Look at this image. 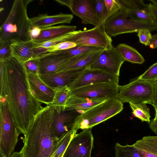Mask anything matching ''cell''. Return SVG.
<instances>
[{
	"label": "cell",
	"instance_id": "cell-41",
	"mask_svg": "<svg viewBox=\"0 0 157 157\" xmlns=\"http://www.w3.org/2000/svg\"><path fill=\"white\" fill-rule=\"evenodd\" d=\"M149 46L151 49H155L157 48V34L152 35L151 43Z\"/></svg>",
	"mask_w": 157,
	"mask_h": 157
},
{
	"label": "cell",
	"instance_id": "cell-47",
	"mask_svg": "<svg viewBox=\"0 0 157 157\" xmlns=\"http://www.w3.org/2000/svg\"><path fill=\"white\" fill-rule=\"evenodd\" d=\"M0 157H6L0 151Z\"/></svg>",
	"mask_w": 157,
	"mask_h": 157
},
{
	"label": "cell",
	"instance_id": "cell-28",
	"mask_svg": "<svg viewBox=\"0 0 157 157\" xmlns=\"http://www.w3.org/2000/svg\"><path fill=\"white\" fill-rule=\"evenodd\" d=\"M129 106L132 110L133 116L138 118L142 122L145 121L148 124L151 121L150 113V108L147 107L146 103L141 102L138 104L129 103Z\"/></svg>",
	"mask_w": 157,
	"mask_h": 157
},
{
	"label": "cell",
	"instance_id": "cell-36",
	"mask_svg": "<svg viewBox=\"0 0 157 157\" xmlns=\"http://www.w3.org/2000/svg\"><path fill=\"white\" fill-rule=\"evenodd\" d=\"M150 32L149 29H143L138 32L140 42L146 46H149L151 43L152 35Z\"/></svg>",
	"mask_w": 157,
	"mask_h": 157
},
{
	"label": "cell",
	"instance_id": "cell-13",
	"mask_svg": "<svg viewBox=\"0 0 157 157\" xmlns=\"http://www.w3.org/2000/svg\"><path fill=\"white\" fill-rule=\"evenodd\" d=\"M120 10L130 18L138 21L153 23L148 4L142 0H115Z\"/></svg>",
	"mask_w": 157,
	"mask_h": 157
},
{
	"label": "cell",
	"instance_id": "cell-19",
	"mask_svg": "<svg viewBox=\"0 0 157 157\" xmlns=\"http://www.w3.org/2000/svg\"><path fill=\"white\" fill-rule=\"evenodd\" d=\"M104 49L101 48L72 57L57 72L70 70L89 68Z\"/></svg>",
	"mask_w": 157,
	"mask_h": 157
},
{
	"label": "cell",
	"instance_id": "cell-11",
	"mask_svg": "<svg viewBox=\"0 0 157 157\" xmlns=\"http://www.w3.org/2000/svg\"><path fill=\"white\" fill-rule=\"evenodd\" d=\"M124 61L116 47L113 46L104 49L89 68L99 70L119 77L121 67Z\"/></svg>",
	"mask_w": 157,
	"mask_h": 157
},
{
	"label": "cell",
	"instance_id": "cell-31",
	"mask_svg": "<svg viewBox=\"0 0 157 157\" xmlns=\"http://www.w3.org/2000/svg\"><path fill=\"white\" fill-rule=\"evenodd\" d=\"M95 7L98 21V26H101L105 22L106 14L105 0H95Z\"/></svg>",
	"mask_w": 157,
	"mask_h": 157
},
{
	"label": "cell",
	"instance_id": "cell-33",
	"mask_svg": "<svg viewBox=\"0 0 157 157\" xmlns=\"http://www.w3.org/2000/svg\"><path fill=\"white\" fill-rule=\"evenodd\" d=\"M10 42H0V62H5L12 57Z\"/></svg>",
	"mask_w": 157,
	"mask_h": 157
},
{
	"label": "cell",
	"instance_id": "cell-46",
	"mask_svg": "<svg viewBox=\"0 0 157 157\" xmlns=\"http://www.w3.org/2000/svg\"><path fill=\"white\" fill-rule=\"evenodd\" d=\"M150 1L157 8V0H150Z\"/></svg>",
	"mask_w": 157,
	"mask_h": 157
},
{
	"label": "cell",
	"instance_id": "cell-9",
	"mask_svg": "<svg viewBox=\"0 0 157 157\" xmlns=\"http://www.w3.org/2000/svg\"><path fill=\"white\" fill-rule=\"evenodd\" d=\"M119 86L112 82L92 84L70 91L69 95L105 100L117 99Z\"/></svg>",
	"mask_w": 157,
	"mask_h": 157
},
{
	"label": "cell",
	"instance_id": "cell-23",
	"mask_svg": "<svg viewBox=\"0 0 157 157\" xmlns=\"http://www.w3.org/2000/svg\"><path fill=\"white\" fill-rule=\"evenodd\" d=\"M133 145L140 157H157V135L144 136Z\"/></svg>",
	"mask_w": 157,
	"mask_h": 157
},
{
	"label": "cell",
	"instance_id": "cell-35",
	"mask_svg": "<svg viewBox=\"0 0 157 157\" xmlns=\"http://www.w3.org/2000/svg\"><path fill=\"white\" fill-rule=\"evenodd\" d=\"M27 72L39 75V57L31 59L24 63Z\"/></svg>",
	"mask_w": 157,
	"mask_h": 157
},
{
	"label": "cell",
	"instance_id": "cell-17",
	"mask_svg": "<svg viewBox=\"0 0 157 157\" xmlns=\"http://www.w3.org/2000/svg\"><path fill=\"white\" fill-rule=\"evenodd\" d=\"M27 72L29 88L34 98L39 101L47 105L51 104L55 91L45 83L39 75Z\"/></svg>",
	"mask_w": 157,
	"mask_h": 157
},
{
	"label": "cell",
	"instance_id": "cell-43",
	"mask_svg": "<svg viewBox=\"0 0 157 157\" xmlns=\"http://www.w3.org/2000/svg\"><path fill=\"white\" fill-rule=\"evenodd\" d=\"M148 124L150 128L157 135V122L151 121Z\"/></svg>",
	"mask_w": 157,
	"mask_h": 157
},
{
	"label": "cell",
	"instance_id": "cell-22",
	"mask_svg": "<svg viewBox=\"0 0 157 157\" xmlns=\"http://www.w3.org/2000/svg\"><path fill=\"white\" fill-rule=\"evenodd\" d=\"M105 101L69 95L63 110H75L81 114Z\"/></svg>",
	"mask_w": 157,
	"mask_h": 157
},
{
	"label": "cell",
	"instance_id": "cell-38",
	"mask_svg": "<svg viewBox=\"0 0 157 157\" xmlns=\"http://www.w3.org/2000/svg\"><path fill=\"white\" fill-rule=\"evenodd\" d=\"M148 5L153 19V23L157 27V8L151 3L148 4Z\"/></svg>",
	"mask_w": 157,
	"mask_h": 157
},
{
	"label": "cell",
	"instance_id": "cell-32",
	"mask_svg": "<svg viewBox=\"0 0 157 157\" xmlns=\"http://www.w3.org/2000/svg\"><path fill=\"white\" fill-rule=\"evenodd\" d=\"M139 79L155 82L157 81V62L151 66L137 78Z\"/></svg>",
	"mask_w": 157,
	"mask_h": 157
},
{
	"label": "cell",
	"instance_id": "cell-14",
	"mask_svg": "<svg viewBox=\"0 0 157 157\" xmlns=\"http://www.w3.org/2000/svg\"><path fill=\"white\" fill-rule=\"evenodd\" d=\"M119 77L113 75L102 71L90 68L86 69L70 86L71 91L92 84L105 82L119 84Z\"/></svg>",
	"mask_w": 157,
	"mask_h": 157
},
{
	"label": "cell",
	"instance_id": "cell-7",
	"mask_svg": "<svg viewBox=\"0 0 157 157\" xmlns=\"http://www.w3.org/2000/svg\"><path fill=\"white\" fill-rule=\"evenodd\" d=\"M153 94V82L137 78L126 85H119L117 99L123 103L143 102L152 105Z\"/></svg>",
	"mask_w": 157,
	"mask_h": 157
},
{
	"label": "cell",
	"instance_id": "cell-29",
	"mask_svg": "<svg viewBox=\"0 0 157 157\" xmlns=\"http://www.w3.org/2000/svg\"><path fill=\"white\" fill-rule=\"evenodd\" d=\"M115 150V157H140L133 144L122 145L117 143Z\"/></svg>",
	"mask_w": 157,
	"mask_h": 157
},
{
	"label": "cell",
	"instance_id": "cell-8",
	"mask_svg": "<svg viewBox=\"0 0 157 157\" xmlns=\"http://www.w3.org/2000/svg\"><path fill=\"white\" fill-rule=\"evenodd\" d=\"M67 41L77 45L93 46L107 49L113 46L111 37L107 35L103 27H95L87 30H79L67 34Z\"/></svg>",
	"mask_w": 157,
	"mask_h": 157
},
{
	"label": "cell",
	"instance_id": "cell-25",
	"mask_svg": "<svg viewBox=\"0 0 157 157\" xmlns=\"http://www.w3.org/2000/svg\"><path fill=\"white\" fill-rule=\"evenodd\" d=\"M125 61L132 63L141 64L145 60L135 48L125 44H120L116 47Z\"/></svg>",
	"mask_w": 157,
	"mask_h": 157
},
{
	"label": "cell",
	"instance_id": "cell-39",
	"mask_svg": "<svg viewBox=\"0 0 157 157\" xmlns=\"http://www.w3.org/2000/svg\"><path fill=\"white\" fill-rule=\"evenodd\" d=\"M41 31V29L37 27H31L30 34L32 40L36 39L40 35Z\"/></svg>",
	"mask_w": 157,
	"mask_h": 157
},
{
	"label": "cell",
	"instance_id": "cell-37",
	"mask_svg": "<svg viewBox=\"0 0 157 157\" xmlns=\"http://www.w3.org/2000/svg\"><path fill=\"white\" fill-rule=\"evenodd\" d=\"M76 45V44L70 41H66L48 48V52L65 50L74 47Z\"/></svg>",
	"mask_w": 157,
	"mask_h": 157
},
{
	"label": "cell",
	"instance_id": "cell-30",
	"mask_svg": "<svg viewBox=\"0 0 157 157\" xmlns=\"http://www.w3.org/2000/svg\"><path fill=\"white\" fill-rule=\"evenodd\" d=\"M101 48L93 46L77 45L74 47L63 51L72 58Z\"/></svg>",
	"mask_w": 157,
	"mask_h": 157
},
{
	"label": "cell",
	"instance_id": "cell-42",
	"mask_svg": "<svg viewBox=\"0 0 157 157\" xmlns=\"http://www.w3.org/2000/svg\"><path fill=\"white\" fill-rule=\"evenodd\" d=\"M55 1L61 4L67 6L70 9L72 5L73 0H56Z\"/></svg>",
	"mask_w": 157,
	"mask_h": 157
},
{
	"label": "cell",
	"instance_id": "cell-4",
	"mask_svg": "<svg viewBox=\"0 0 157 157\" xmlns=\"http://www.w3.org/2000/svg\"><path fill=\"white\" fill-rule=\"evenodd\" d=\"M123 103L118 99L107 100L78 116L75 121L74 128H92L121 112Z\"/></svg>",
	"mask_w": 157,
	"mask_h": 157
},
{
	"label": "cell",
	"instance_id": "cell-44",
	"mask_svg": "<svg viewBox=\"0 0 157 157\" xmlns=\"http://www.w3.org/2000/svg\"><path fill=\"white\" fill-rule=\"evenodd\" d=\"M8 157H23L22 152H14Z\"/></svg>",
	"mask_w": 157,
	"mask_h": 157
},
{
	"label": "cell",
	"instance_id": "cell-6",
	"mask_svg": "<svg viewBox=\"0 0 157 157\" xmlns=\"http://www.w3.org/2000/svg\"><path fill=\"white\" fill-rule=\"evenodd\" d=\"M101 26L110 37L125 33H138L143 29H149L151 31L157 30L154 23L132 19L121 10L106 20Z\"/></svg>",
	"mask_w": 157,
	"mask_h": 157
},
{
	"label": "cell",
	"instance_id": "cell-12",
	"mask_svg": "<svg viewBox=\"0 0 157 157\" xmlns=\"http://www.w3.org/2000/svg\"><path fill=\"white\" fill-rule=\"evenodd\" d=\"M50 106L52 109V132L53 136L58 139L75 129V119L80 113L75 110H62L59 112Z\"/></svg>",
	"mask_w": 157,
	"mask_h": 157
},
{
	"label": "cell",
	"instance_id": "cell-16",
	"mask_svg": "<svg viewBox=\"0 0 157 157\" xmlns=\"http://www.w3.org/2000/svg\"><path fill=\"white\" fill-rule=\"evenodd\" d=\"M38 57L39 75H48L57 72L71 58L63 51L46 52Z\"/></svg>",
	"mask_w": 157,
	"mask_h": 157
},
{
	"label": "cell",
	"instance_id": "cell-2",
	"mask_svg": "<svg viewBox=\"0 0 157 157\" xmlns=\"http://www.w3.org/2000/svg\"><path fill=\"white\" fill-rule=\"evenodd\" d=\"M52 109L47 105L33 120L23 139V157H49L58 139L51 129Z\"/></svg>",
	"mask_w": 157,
	"mask_h": 157
},
{
	"label": "cell",
	"instance_id": "cell-34",
	"mask_svg": "<svg viewBox=\"0 0 157 157\" xmlns=\"http://www.w3.org/2000/svg\"><path fill=\"white\" fill-rule=\"evenodd\" d=\"M105 2L106 9L105 21L118 12L120 7L115 0H105Z\"/></svg>",
	"mask_w": 157,
	"mask_h": 157
},
{
	"label": "cell",
	"instance_id": "cell-15",
	"mask_svg": "<svg viewBox=\"0 0 157 157\" xmlns=\"http://www.w3.org/2000/svg\"><path fill=\"white\" fill-rule=\"evenodd\" d=\"M86 69L70 70L39 76L45 83L56 90L66 87L69 88Z\"/></svg>",
	"mask_w": 157,
	"mask_h": 157
},
{
	"label": "cell",
	"instance_id": "cell-21",
	"mask_svg": "<svg viewBox=\"0 0 157 157\" xmlns=\"http://www.w3.org/2000/svg\"><path fill=\"white\" fill-rule=\"evenodd\" d=\"M33 47V43L32 40L12 43L10 45L12 56L23 63L31 59L38 57L36 49Z\"/></svg>",
	"mask_w": 157,
	"mask_h": 157
},
{
	"label": "cell",
	"instance_id": "cell-1",
	"mask_svg": "<svg viewBox=\"0 0 157 157\" xmlns=\"http://www.w3.org/2000/svg\"><path fill=\"white\" fill-rule=\"evenodd\" d=\"M0 96L4 97L19 132L24 136L35 117L43 108L30 90L24 63L12 56L0 62Z\"/></svg>",
	"mask_w": 157,
	"mask_h": 157
},
{
	"label": "cell",
	"instance_id": "cell-45",
	"mask_svg": "<svg viewBox=\"0 0 157 157\" xmlns=\"http://www.w3.org/2000/svg\"><path fill=\"white\" fill-rule=\"evenodd\" d=\"M155 118L151 121L152 122H157V109H155Z\"/></svg>",
	"mask_w": 157,
	"mask_h": 157
},
{
	"label": "cell",
	"instance_id": "cell-24",
	"mask_svg": "<svg viewBox=\"0 0 157 157\" xmlns=\"http://www.w3.org/2000/svg\"><path fill=\"white\" fill-rule=\"evenodd\" d=\"M76 26L60 25L52 26L41 29L40 35L34 40H43L59 37L75 31Z\"/></svg>",
	"mask_w": 157,
	"mask_h": 157
},
{
	"label": "cell",
	"instance_id": "cell-26",
	"mask_svg": "<svg viewBox=\"0 0 157 157\" xmlns=\"http://www.w3.org/2000/svg\"><path fill=\"white\" fill-rule=\"evenodd\" d=\"M77 131L74 129L58 139L49 157H63L70 142L76 134Z\"/></svg>",
	"mask_w": 157,
	"mask_h": 157
},
{
	"label": "cell",
	"instance_id": "cell-40",
	"mask_svg": "<svg viewBox=\"0 0 157 157\" xmlns=\"http://www.w3.org/2000/svg\"><path fill=\"white\" fill-rule=\"evenodd\" d=\"M154 94L152 105L155 109H157V81L153 82Z\"/></svg>",
	"mask_w": 157,
	"mask_h": 157
},
{
	"label": "cell",
	"instance_id": "cell-10",
	"mask_svg": "<svg viewBox=\"0 0 157 157\" xmlns=\"http://www.w3.org/2000/svg\"><path fill=\"white\" fill-rule=\"evenodd\" d=\"M91 128L83 129L70 142L63 157H91L94 138Z\"/></svg>",
	"mask_w": 157,
	"mask_h": 157
},
{
	"label": "cell",
	"instance_id": "cell-27",
	"mask_svg": "<svg viewBox=\"0 0 157 157\" xmlns=\"http://www.w3.org/2000/svg\"><path fill=\"white\" fill-rule=\"evenodd\" d=\"M52 102L48 105L52 106L58 112L64 109L69 96L70 90L66 87L56 90Z\"/></svg>",
	"mask_w": 157,
	"mask_h": 157
},
{
	"label": "cell",
	"instance_id": "cell-18",
	"mask_svg": "<svg viewBox=\"0 0 157 157\" xmlns=\"http://www.w3.org/2000/svg\"><path fill=\"white\" fill-rule=\"evenodd\" d=\"M72 13L81 18L83 23L98 27V21L95 0H73L70 9Z\"/></svg>",
	"mask_w": 157,
	"mask_h": 157
},
{
	"label": "cell",
	"instance_id": "cell-5",
	"mask_svg": "<svg viewBox=\"0 0 157 157\" xmlns=\"http://www.w3.org/2000/svg\"><path fill=\"white\" fill-rule=\"evenodd\" d=\"M0 98V151L8 157L14 151L19 133L5 98Z\"/></svg>",
	"mask_w": 157,
	"mask_h": 157
},
{
	"label": "cell",
	"instance_id": "cell-3",
	"mask_svg": "<svg viewBox=\"0 0 157 157\" xmlns=\"http://www.w3.org/2000/svg\"><path fill=\"white\" fill-rule=\"evenodd\" d=\"M32 0H15L8 16L0 28V42L11 43L32 40L31 25L27 6Z\"/></svg>",
	"mask_w": 157,
	"mask_h": 157
},
{
	"label": "cell",
	"instance_id": "cell-20",
	"mask_svg": "<svg viewBox=\"0 0 157 157\" xmlns=\"http://www.w3.org/2000/svg\"><path fill=\"white\" fill-rule=\"evenodd\" d=\"M73 18L71 14L60 13L53 15L47 13L39 14L36 17L29 18L31 27H37L40 29L63 23H70Z\"/></svg>",
	"mask_w": 157,
	"mask_h": 157
}]
</instances>
